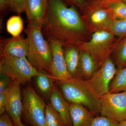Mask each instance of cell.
<instances>
[{
	"mask_svg": "<svg viewBox=\"0 0 126 126\" xmlns=\"http://www.w3.org/2000/svg\"><path fill=\"white\" fill-rule=\"evenodd\" d=\"M48 14L42 32L48 38L59 41L63 46H78L84 41L86 24L73 6L69 7L64 0H48Z\"/></svg>",
	"mask_w": 126,
	"mask_h": 126,
	"instance_id": "obj_1",
	"label": "cell"
},
{
	"mask_svg": "<svg viewBox=\"0 0 126 126\" xmlns=\"http://www.w3.org/2000/svg\"><path fill=\"white\" fill-rule=\"evenodd\" d=\"M61 92L70 104H81L95 115L100 114V97L92 88L88 79L80 77H72L59 81Z\"/></svg>",
	"mask_w": 126,
	"mask_h": 126,
	"instance_id": "obj_2",
	"label": "cell"
},
{
	"mask_svg": "<svg viewBox=\"0 0 126 126\" xmlns=\"http://www.w3.org/2000/svg\"><path fill=\"white\" fill-rule=\"evenodd\" d=\"M25 32L28 44L27 59L37 70L49 73L52 50L48 41L43 36L42 29L28 25Z\"/></svg>",
	"mask_w": 126,
	"mask_h": 126,
	"instance_id": "obj_3",
	"label": "cell"
},
{
	"mask_svg": "<svg viewBox=\"0 0 126 126\" xmlns=\"http://www.w3.org/2000/svg\"><path fill=\"white\" fill-rule=\"evenodd\" d=\"M116 36L105 30L94 32L90 40L83 41L78 46L80 50L86 51L91 55L97 69L110 56L116 45Z\"/></svg>",
	"mask_w": 126,
	"mask_h": 126,
	"instance_id": "obj_4",
	"label": "cell"
},
{
	"mask_svg": "<svg viewBox=\"0 0 126 126\" xmlns=\"http://www.w3.org/2000/svg\"><path fill=\"white\" fill-rule=\"evenodd\" d=\"M43 99L33 88L27 86L23 91L21 116L26 126H47L45 120L46 107Z\"/></svg>",
	"mask_w": 126,
	"mask_h": 126,
	"instance_id": "obj_5",
	"label": "cell"
},
{
	"mask_svg": "<svg viewBox=\"0 0 126 126\" xmlns=\"http://www.w3.org/2000/svg\"><path fill=\"white\" fill-rule=\"evenodd\" d=\"M33 66L26 57L1 58L0 75H5L21 84L30 81L40 73Z\"/></svg>",
	"mask_w": 126,
	"mask_h": 126,
	"instance_id": "obj_6",
	"label": "cell"
},
{
	"mask_svg": "<svg viewBox=\"0 0 126 126\" xmlns=\"http://www.w3.org/2000/svg\"><path fill=\"white\" fill-rule=\"evenodd\" d=\"M100 114L120 123L126 119V91L100 97Z\"/></svg>",
	"mask_w": 126,
	"mask_h": 126,
	"instance_id": "obj_7",
	"label": "cell"
},
{
	"mask_svg": "<svg viewBox=\"0 0 126 126\" xmlns=\"http://www.w3.org/2000/svg\"><path fill=\"white\" fill-rule=\"evenodd\" d=\"M117 70L116 65L109 56L88 79L92 88L99 97L109 93L110 84Z\"/></svg>",
	"mask_w": 126,
	"mask_h": 126,
	"instance_id": "obj_8",
	"label": "cell"
},
{
	"mask_svg": "<svg viewBox=\"0 0 126 126\" xmlns=\"http://www.w3.org/2000/svg\"><path fill=\"white\" fill-rule=\"evenodd\" d=\"M84 9L83 18L87 29L93 33L104 30L109 22L113 19L105 5L88 3Z\"/></svg>",
	"mask_w": 126,
	"mask_h": 126,
	"instance_id": "obj_9",
	"label": "cell"
},
{
	"mask_svg": "<svg viewBox=\"0 0 126 126\" xmlns=\"http://www.w3.org/2000/svg\"><path fill=\"white\" fill-rule=\"evenodd\" d=\"M52 53V60L49 73L55 79L63 81L73 77L68 71L66 66L63 46L59 41L48 38Z\"/></svg>",
	"mask_w": 126,
	"mask_h": 126,
	"instance_id": "obj_10",
	"label": "cell"
},
{
	"mask_svg": "<svg viewBox=\"0 0 126 126\" xmlns=\"http://www.w3.org/2000/svg\"><path fill=\"white\" fill-rule=\"evenodd\" d=\"M21 85L16 81H12L5 107L6 112L10 117L16 126H19L22 122L21 117L23 111V100Z\"/></svg>",
	"mask_w": 126,
	"mask_h": 126,
	"instance_id": "obj_11",
	"label": "cell"
},
{
	"mask_svg": "<svg viewBox=\"0 0 126 126\" xmlns=\"http://www.w3.org/2000/svg\"><path fill=\"white\" fill-rule=\"evenodd\" d=\"M25 12L28 25L43 29L48 16V0H28Z\"/></svg>",
	"mask_w": 126,
	"mask_h": 126,
	"instance_id": "obj_12",
	"label": "cell"
},
{
	"mask_svg": "<svg viewBox=\"0 0 126 126\" xmlns=\"http://www.w3.org/2000/svg\"><path fill=\"white\" fill-rule=\"evenodd\" d=\"M1 58L27 57L28 44L22 36L12 37L0 40Z\"/></svg>",
	"mask_w": 126,
	"mask_h": 126,
	"instance_id": "obj_13",
	"label": "cell"
},
{
	"mask_svg": "<svg viewBox=\"0 0 126 126\" xmlns=\"http://www.w3.org/2000/svg\"><path fill=\"white\" fill-rule=\"evenodd\" d=\"M50 104L61 115L65 126H73L69 112L70 103L63 96L61 92L55 87L49 96Z\"/></svg>",
	"mask_w": 126,
	"mask_h": 126,
	"instance_id": "obj_14",
	"label": "cell"
},
{
	"mask_svg": "<svg viewBox=\"0 0 126 126\" xmlns=\"http://www.w3.org/2000/svg\"><path fill=\"white\" fill-rule=\"evenodd\" d=\"M69 112L73 126H89L96 116L86 107L77 104H70Z\"/></svg>",
	"mask_w": 126,
	"mask_h": 126,
	"instance_id": "obj_15",
	"label": "cell"
},
{
	"mask_svg": "<svg viewBox=\"0 0 126 126\" xmlns=\"http://www.w3.org/2000/svg\"><path fill=\"white\" fill-rule=\"evenodd\" d=\"M64 54L68 71L73 77H79L80 49L78 46L68 44L63 46Z\"/></svg>",
	"mask_w": 126,
	"mask_h": 126,
	"instance_id": "obj_16",
	"label": "cell"
},
{
	"mask_svg": "<svg viewBox=\"0 0 126 126\" xmlns=\"http://www.w3.org/2000/svg\"><path fill=\"white\" fill-rule=\"evenodd\" d=\"M97 70L96 65L92 56L86 51L80 50L79 77L89 79Z\"/></svg>",
	"mask_w": 126,
	"mask_h": 126,
	"instance_id": "obj_17",
	"label": "cell"
},
{
	"mask_svg": "<svg viewBox=\"0 0 126 126\" xmlns=\"http://www.w3.org/2000/svg\"><path fill=\"white\" fill-rule=\"evenodd\" d=\"M40 72V73L36 76V85L44 95L49 97L55 88L54 85L55 79L50 75L46 73V72Z\"/></svg>",
	"mask_w": 126,
	"mask_h": 126,
	"instance_id": "obj_18",
	"label": "cell"
},
{
	"mask_svg": "<svg viewBox=\"0 0 126 126\" xmlns=\"http://www.w3.org/2000/svg\"><path fill=\"white\" fill-rule=\"evenodd\" d=\"M126 91V67L117 69L109 86V93H118Z\"/></svg>",
	"mask_w": 126,
	"mask_h": 126,
	"instance_id": "obj_19",
	"label": "cell"
},
{
	"mask_svg": "<svg viewBox=\"0 0 126 126\" xmlns=\"http://www.w3.org/2000/svg\"><path fill=\"white\" fill-rule=\"evenodd\" d=\"M103 5L108 9L113 19H126V4L121 0H117Z\"/></svg>",
	"mask_w": 126,
	"mask_h": 126,
	"instance_id": "obj_20",
	"label": "cell"
},
{
	"mask_svg": "<svg viewBox=\"0 0 126 126\" xmlns=\"http://www.w3.org/2000/svg\"><path fill=\"white\" fill-rule=\"evenodd\" d=\"M104 30L116 36L120 37L126 35V19H111Z\"/></svg>",
	"mask_w": 126,
	"mask_h": 126,
	"instance_id": "obj_21",
	"label": "cell"
},
{
	"mask_svg": "<svg viewBox=\"0 0 126 126\" xmlns=\"http://www.w3.org/2000/svg\"><path fill=\"white\" fill-rule=\"evenodd\" d=\"M45 116L47 126H65L61 115L55 110L50 103L46 105Z\"/></svg>",
	"mask_w": 126,
	"mask_h": 126,
	"instance_id": "obj_22",
	"label": "cell"
},
{
	"mask_svg": "<svg viewBox=\"0 0 126 126\" xmlns=\"http://www.w3.org/2000/svg\"><path fill=\"white\" fill-rule=\"evenodd\" d=\"M8 33L13 37L20 36L24 29L23 19L20 16H14L8 19L6 24Z\"/></svg>",
	"mask_w": 126,
	"mask_h": 126,
	"instance_id": "obj_23",
	"label": "cell"
},
{
	"mask_svg": "<svg viewBox=\"0 0 126 126\" xmlns=\"http://www.w3.org/2000/svg\"><path fill=\"white\" fill-rule=\"evenodd\" d=\"M113 52L117 69L126 67V37L116 45Z\"/></svg>",
	"mask_w": 126,
	"mask_h": 126,
	"instance_id": "obj_24",
	"label": "cell"
},
{
	"mask_svg": "<svg viewBox=\"0 0 126 126\" xmlns=\"http://www.w3.org/2000/svg\"><path fill=\"white\" fill-rule=\"evenodd\" d=\"M119 123L105 116H95L89 126H118Z\"/></svg>",
	"mask_w": 126,
	"mask_h": 126,
	"instance_id": "obj_25",
	"label": "cell"
},
{
	"mask_svg": "<svg viewBox=\"0 0 126 126\" xmlns=\"http://www.w3.org/2000/svg\"><path fill=\"white\" fill-rule=\"evenodd\" d=\"M9 7L19 15L25 11L28 0H8Z\"/></svg>",
	"mask_w": 126,
	"mask_h": 126,
	"instance_id": "obj_26",
	"label": "cell"
},
{
	"mask_svg": "<svg viewBox=\"0 0 126 126\" xmlns=\"http://www.w3.org/2000/svg\"><path fill=\"white\" fill-rule=\"evenodd\" d=\"M11 83L10 86L4 91L2 93H0V115L6 112L5 107L6 104L7 102L9 91L10 89Z\"/></svg>",
	"mask_w": 126,
	"mask_h": 126,
	"instance_id": "obj_27",
	"label": "cell"
},
{
	"mask_svg": "<svg viewBox=\"0 0 126 126\" xmlns=\"http://www.w3.org/2000/svg\"><path fill=\"white\" fill-rule=\"evenodd\" d=\"M0 126H16L10 117L6 112L0 116Z\"/></svg>",
	"mask_w": 126,
	"mask_h": 126,
	"instance_id": "obj_28",
	"label": "cell"
},
{
	"mask_svg": "<svg viewBox=\"0 0 126 126\" xmlns=\"http://www.w3.org/2000/svg\"><path fill=\"white\" fill-rule=\"evenodd\" d=\"M12 81L11 79L9 77L0 75V93L4 91L10 86Z\"/></svg>",
	"mask_w": 126,
	"mask_h": 126,
	"instance_id": "obj_29",
	"label": "cell"
},
{
	"mask_svg": "<svg viewBox=\"0 0 126 126\" xmlns=\"http://www.w3.org/2000/svg\"><path fill=\"white\" fill-rule=\"evenodd\" d=\"M68 2L76 5L81 9H84L86 7V0H65Z\"/></svg>",
	"mask_w": 126,
	"mask_h": 126,
	"instance_id": "obj_30",
	"label": "cell"
},
{
	"mask_svg": "<svg viewBox=\"0 0 126 126\" xmlns=\"http://www.w3.org/2000/svg\"><path fill=\"white\" fill-rule=\"evenodd\" d=\"M115 0H88V3H96L102 4H105Z\"/></svg>",
	"mask_w": 126,
	"mask_h": 126,
	"instance_id": "obj_31",
	"label": "cell"
},
{
	"mask_svg": "<svg viewBox=\"0 0 126 126\" xmlns=\"http://www.w3.org/2000/svg\"><path fill=\"white\" fill-rule=\"evenodd\" d=\"M7 7H9L8 0H0L1 11L4 10Z\"/></svg>",
	"mask_w": 126,
	"mask_h": 126,
	"instance_id": "obj_32",
	"label": "cell"
},
{
	"mask_svg": "<svg viewBox=\"0 0 126 126\" xmlns=\"http://www.w3.org/2000/svg\"><path fill=\"white\" fill-rule=\"evenodd\" d=\"M118 126H126V119L119 123Z\"/></svg>",
	"mask_w": 126,
	"mask_h": 126,
	"instance_id": "obj_33",
	"label": "cell"
},
{
	"mask_svg": "<svg viewBox=\"0 0 126 126\" xmlns=\"http://www.w3.org/2000/svg\"><path fill=\"white\" fill-rule=\"evenodd\" d=\"M19 126H26L24 124H23V123L21 122L20 124H19Z\"/></svg>",
	"mask_w": 126,
	"mask_h": 126,
	"instance_id": "obj_34",
	"label": "cell"
},
{
	"mask_svg": "<svg viewBox=\"0 0 126 126\" xmlns=\"http://www.w3.org/2000/svg\"><path fill=\"white\" fill-rule=\"evenodd\" d=\"M122 1H123V2H124L125 4H126V0H121Z\"/></svg>",
	"mask_w": 126,
	"mask_h": 126,
	"instance_id": "obj_35",
	"label": "cell"
}]
</instances>
